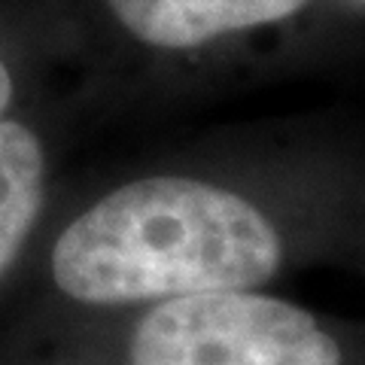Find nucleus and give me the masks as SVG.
Instances as JSON below:
<instances>
[{
  "instance_id": "f03ea898",
  "label": "nucleus",
  "mask_w": 365,
  "mask_h": 365,
  "mask_svg": "<svg viewBox=\"0 0 365 365\" xmlns=\"http://www.w3.org/2000/svg\"><path fill=\"white\" fill-rule=\"evenodd\" d=\"M128 365H341V347L299 304L222 289L158 302L134 329Z\"/></svg>"
},
{
  "instance_id": "7ed1b4c3",
  "label": "nucleus",
  "mask_w": 365,
  "mask_h": 365,
  "mask_svg": "<svg viewBox=\"0 0 365 365\" xmlns=\"http://www.w3.org/2000/svg\"><path fill=\"white\" fill-rule=\"evenodd\" d=\"M119 25L155 49H195L216 37L295 16L307 0H107Z\"/></svg>"
},
{
  "instance_id": "f257e3e1",
  "label": "nucleus",
  "mask_w": 365,
  "mask_h": 365,
  "mask_svg": "<svg viewBox=\"0 0 365 365\" xmlns=\"http://www.w3.org/2000/svg\"><path fill=\"white\" fill-rule=\"evenodd\" d=\"M280 262L277 228L253 201L189 177H143L64 228L52 277L83 304H143L256 289Z\"/></svg>"
},
{
  "instance_id": "20e7f679",
  "label": "nucleus",
  "mask_w": 365,
  "mask_h": 365,
  "mask_svg": "<svg viewBox=\"0 0 365 365\" xmlns=\"http://www.w3.org/2000/svg\"><path fill=\"white\" fill-rule=\"evenodd\" d=\"M46 195V153L28 125L0 119V277L28 241Z\"/></svg>"
},
{
  "instance_id": "39448f33",
  "label": "nucleus",
  "mask_w": 365,
  "mask_h": 365,
  "mask_svg": "<svg viewBox=\"0 0 365 365\" xmlns=\"http://www.w3.org/2000/svg\"><path fill=\"white\" fill-rule=\"evenodd\" d=\"M9 101H13V76H9L6 64L0 61V113L9 107Z\"/></svg>"
}]
</instances>
